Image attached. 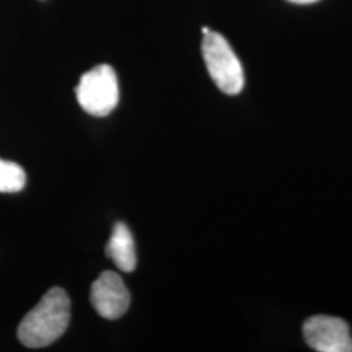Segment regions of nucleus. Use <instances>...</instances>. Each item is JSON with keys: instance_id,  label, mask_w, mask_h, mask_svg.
Here are the masks:
<instances>
[{"instance_id": "1", "label": "nucleus", "mask_w": 352, "mask_h": 352, "mask_svg": "<svg viewBox=\"0 0 352 352\" xmlns=\"http://www.w3.org/2000/svg\"><path fill=\"white\" fill-rule=\"evenodd\" d=\"M71 302L63 289L47 291L41 302L23 318L19 340L29 349H41L59 340L69 325Z\"/></svg>"}, {"instance_id": "2", "label": "nucleus", "mask_w": 352, "mask_h": 352, "mask_svg": "<svg viewBox=\"0 0 352 352\" xmlns=\"http://www.w3.org/2000/svg\"><path fill=\"white\" fill-rule=\"evenodd\" d=\"M202 56L214 84L228 96H236L244 88V71L226 38L209 32L202 39Z\"/></svg>"}, {"instance_id": "3", "label": "nucleus", "mask_w": 352, "mask_h": 352, "mask_svg": "<svg viewBox=\"0 0 352 352\" xmlns=\"http://www.w3.org/2000/svg\"><path fill=\"white\" fill-rule=\"evenodd\" d=\"M76 97L84 111L107 116L119 103V82L113 67L101 64L84 74L76 88Z\"/></svg>"}, {"instance_id": "4", "label": "nucleus", "mask_w": 352, "mask_h": 352, "mask_svg": "<svg viewBox=\"0 0 352 352\" xmlns=\"http://www.w3.org/2000/svg\"><path fill=\"white\" fill-rule=\"evenodd\" d=\"M309 347L318 352H352V337L346 321L331 316H314L302 327Z\"/></svg>"}, {"instance_id": "5", "label": "nucleus", "mask_w": 352, "mask_h": 352, "mask_svg": "<svg viewBox=\"0 0 352 352\" xmlns=\"http://www.w3.org/2000/svg\"><path fill=\"white\" fill-rule=\"evenodd\" d=\"M90 302L103 318L116 320L128 311L131 294L119 274L103 272L91 285Z\"/></svg>"}, {"instance_id": "6", "label": "nucleus", "mask_w": 352, "mask_h": 352, "mask_svg": "<svg viewBox=\"0 0 352 352\" xmlns=\"http://www.w3.org/2000/svg\"><path fill=\"white\" fill-rule=\"evenodd\" d=\"M106 254L122 272L131 273L135 270L138 264L135 240L123 222H118L113 226L111 238L106 245Z\"/></svg>"}, {"instance_id": "7", "label": "nucleus", "mask_w": 352, "mask_h": 352, "mask_svg": "<svg viewBox=\"0 0 352 352\" xmlns=\"http://www.w3.org/2000/svg\"><path fill=\"white\" fill-rule=\"evenodd\" d=\"M25 184L26 174L21 166L0 160V192H19Z\"/></svg>"}, {"instance_id": "8", "label": "nucleus", "mask_w": 352, "mask_h": 352, "mask_svg": "<svg viewBox=\"0 0 352 352\" xmlns=\"http://www.w3.org/2000/svg\"><path fill=\"white\" fill-rule=\"evenodd\" d=\"M291 3H295V4H311V3H316L318 0H287Z\"/></svg>"}, {"instance_id": "9", "label": "nucleus", "mask_w": 352, "mask_h": 352, "mask_svg": "<svg viewBox=\"0 0 352 352\" xmlns=\"http://www.w3.org/2000/svg\"><path fill=\"white\" fill-rule=\"evenodd\" d=\"M210 32V29L209 28H202V34L205 36V34H208Z\"/></svg>"}]
</instances>
